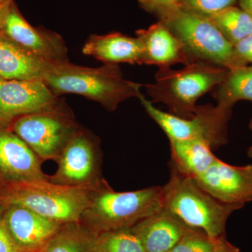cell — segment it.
Wrapping results in <instances>:
<instances>
[{"mask_svg": "<svg viewBox=\"0 0 252 252\" xmlns=\"http://www.w3.org/2000/svg\"><path fill=\"white\" fill-rule=\"evenodd\" d=\"M49 63L0 32V79L43 80Z\"/></svg>", "mask_w": 252, "mask_h": 252, "instance_id": "obj_18", "label": "cell"}, {"mask_svg": "<svg viewBox=\"0 0 252 252\" xmlns=\"http://www.w3.org/2000/svg\"><path fill=\"white\" fill-rule=\"evenodd\" d=\"M6 185V181L4 180V177L1 175V171H0V190L5 187Z\"/></svg>", "mask_w": 252, "mask_h": 252, "instance_id": "obj_32", "label": "cell"}, {"mask_svg": "<svg viewBox=\"0 0 252 252\" xmlns=\"http://www.w3.org/2000/svg\"><path fill=\"white\" fill-rule=\"evenodd\" d=\"M137 97L149 117L161 127L169 141L202 140L210 144L212 150L228 143V125L233 109L212 104L197 105L193 117L183 119L154 107L141 92Z\"/></svg>", "mask_w": 252, "mask_h": 252, "instance_id": "obj_7", "label": "cell"}, {"mask_svg": "<svg viewBox=\"0 0 252 252\" xmlns=\"http://www.w3.org/2000/svg\"><path fill=\"white\" fill-rule=\"evenodd\" d=\"M2 32L16 44L47 62L69 61L67 46L61 36L32 26L21 14L14 1L6 16Z\"/></svg>", "mask_w": 252, "mask_h": 252, "instance_id": "obj_11", "label": "cell"}, {"mask_svg": "<svg viewBox=\"0 0 252 252\" xmlns=\"http://www.w3.org/2000/svg\"><path fill=\"white\" fill-rule=\"evenodd\" d=\"M57 170L49 176L56 185L96 187L104 182L102 176V156L98 139L80 127L64 149L57 161Z\"/></svg>", "mask_w": 252, "mask_h": 252, "instance_id": "obj_9", "label": "cell"}, {"mask_svg": "<svg viewBox=\"0 0 252 252\" xmlns=\"http://www.w3.org/2000/svg\"><path fill=\"white\" fill-rule=\"evenodd\" d=\"M195 180L204 190L222 203L245 205L252 202V165L233 166L217 158Z\"/></svg>", "mask_w": 252, "mask_h": 252, "instance_id": "obj_12", "label": "cell"}, {"mask_svg": "<svg viewBox=\"0 0 252 252\" xmlns=\"http://www.w3.org/2000/svg\"><path fill=\"white\" fill-rule=\"evenodd\" d=\"M213 240L215 244V252H241L237 247L228 241L225 235L214 238Z\"/></svg>", "mask_w": 252, "mask_h": 252, "instance_id": "obj_29", "label": "cell"}, {"mask_svg": "<svg viewBox=\"0 0 252 252\" xmlns=\"http://www.w3.org/2000/svg\"><path fill=\"white\" fill-rule=\"evenodd\" d=\"M136 34L143 46V64H155L160 68L177 63L188 65L194 63L182 41L162 21L147 29L139 30Z\"/></svg>", "mask_w": 252, "mask_h": 252, "instance_id": "obj_16", "label": "cell"}, {"mask_svg": "<svg viewBox=\"0 0 252 252\" xmlns=\"http://www.w3.org/2000/svg\"><path fill=\"white\" fill-rule=\"evenodd\" d=\"M236 1L237 0H180V4L183 9L208 17L225 8L234 6Z\"/></svg>", "mask_w": 252, "mask_h": 252, "instance_id": "obj_25", "label": "cell"}, {"mask_svg": "<svg viewBox=\"0 0 252 252\" xmlns=\"http://www.w3.org/2000/svg\"><path fill=\"white\" fill-rule=\"evenodd\" d=\"M80 127L72 112L61 102L54 108L16 119L9 129L44 162L57 161Z\"/></svg>", "mask_w": 252, "mask_h": 252, "instance_id": "obj_8", "label": "cell"}, {"mask_svg": "<svg viewBox=\"0 0 252 252\" xmlns=\"http://www.w3.org/2000/svg\"><path fill=\"white\" fill-rule=\"evenodd\" d=\"M170 165V180L162 186V205L189 227L212 239L225 235L227 220L245 205L222 203L204 190L195 179Z\"/></svg>", "mask_w": 252, "mask_h": 252, "instance_id": "obj_3", "label": "cell"}, {"mask_svg": "<svg viewBox=\"0 0 252 252\" xmlns=\"http://www.w3.org/2000/svg\"><path fill=\"white\" fill-rule=\"evenodd\" d=\"M235 54L245 64H252V34L234 45Z\"/></svg>", "mask_w": 252, "mask_h": 252, "instance_id": "obj_28", "label": "cell"}, {"mask_svg": "<svg viewBox=\"0 0 252 252\" xmlns=\"http://www.w3.org/2000/svg\"><path fill=\"white\" fill-rule=\"evenodd\" d=\"M92 252H146L130 228H123L95 235Z\"/></svg>", "mask_w": 252, "mask_h": 252, "instance_id": "obj_23", "label": "cell"}, {"mask_svg": "<svg viewBox=\"0 0 252 252\" xmlns=\"http://www.w3.org/2000/svg\"><path fill=\"white\" fill-rule=\"evenodd\" d=\"M207 18L233 46L252 34V16L241 8L229 6Z\"/></svg>", "mask_w": 252, "mask_h": 252, "instance_id": "obj_22", "label": "cell"}, {"mask_svg": "<svg viewBox=\"0 0 252 252\" xmlns=\"http://www.w3.org/2000/svg\"><path fill=\"white\" fill-rule=\"evenodd\" d=\"M43 81L55 95L77 94L98 102L113 112L119 104L137 97L142 84L124 79L117 64L97 68L67 62L50 63Z\"/></svg>", "mask_w": 252, "mask_h": 252, "instance_id": "obj_1", "label": "cell"}, {"mask_svg": "<svg viewBox=\"0 0 252 252\" xmlns=\"http://www.w3.org/2000/svg\"><path fill=\"white\" fill-rule=\"evenodd\" d=\"M249 127H250V130L252 131V119H251V121H250V125H249Z\"/></svg>", "mask_w": 252, "mask_h": 252, "instance_id": "obj_34", "label": "cell"}, {"mask_svg": "<svg viewBox=\"0 0 252 252\" xmlns=\"http://www.w3.org/2000/svg\"><path fill=\"white\" fill-rule=\"evenodd\" d=\"M6 1H7V0H0V4H2V3Z\"/></svg>", "mask_w": 252, "mask_h": 252, "instance_id": "obj_35", "label": "cell"}, {"mask_svg": "<svg viewBox=\"0 0 252 252\" xmlns=\"http://www.w3.org/2000/svg\"><path fill=\"white\" fill-rule=\"evenodd\" d=\"M171 164L182 175L195 179L217 158L210 144L199 140L170 141Z\"/></svg>", "mask_w": 252, "mask_h": 252, "instance_id": "obj_19", "label": "cell"}, {"mask_svg": "<svg viewBox=\"0 0 252 252\" xmlns=\"http://www.w3.org/2000/svg\"><path fill=\"white\" fill-rule=\"evenodd\" d=\"M167 252H215V244L202 230L191 228Z\"/></svg>", "mask_w": 252, "mask_h": 252, "instance_id": "obj_24", "label": "cell"}, {"mask_svg": "<svg viewBox=\"0 0 252 252\" xmlns=\"http://www.w3.org/2000/svg\"><path fill=\"white\" fill-rule=\"evenodd\" d=\"M229 69L211 63L196 61L180 70L159 68L155 82L143 85L152 102H162L169 112L183 119L193 117L196 102L224 80Z\"/></svg>", "mask_w": 252, "mask_h": 252, "instance_id": "obj_4", "label": "cell"}, {"mask_svg": "<svg viewBox=\"0 0 252 252\" xmlns=\"http://www.w3.org/2000/svg\"><path fill=\"white\" fill-rule=\"evenodd\" d=\"M142 9L158 17L180 6V0H137Z\"/></svg>", "mask_w": 252, "mask_h": 252, "instance_id": "obj_26", "label": "cell"}, {"mask_svg": "<svg viewBox=\"0 0 252 252\" xmlns=\"http://www.w3.org/2000/svg\"><path fill=\"white\" fill-rule=\"evenodd\" d=\"M158 18L182 41L193 62L203 61L228 69L248 65L206 16L179 6Z\"/></svg>", "mask_w": 252, "mask_h": 252, "instance_id": "obj_6", "label": "cell"}, {"mask_svg": "<svg viewBox=\"0 0 252 252\" xmlns=\"http://www.w3.org/2000/svg\"><path fill=\"white\" fill-rule=\"evenodd\" d=\"M102 185L71 187L49 180L6 184L0 190V205H21L61 224L79 223L92 193Z\"/></svg>", "mask_w": 252, "mask_h": 252, "instance_id": "obj_5", "label": "cell"}, {"mask_svg": "<svg viewBox=\"0 0 252 252\" xmlns=\"http://www.w3.org/2000/svg\"><path fill=\"white\" fill-rule=\"evenodd\" d=\"M192 228L162 207L131 227L146 252H167Z\"/></svg>", "mask_w": 252, "mask_h": 252, "instance_id": "obj_15", "label": "cell"}, {"mask_svg": "<svg viewBox=\"0 0 252 252\" xmlns=\"http://www.w3.org/2000/svg\"><path fill=\"white\" fill-rule=\"evenodd\" d=\"M42 162L13 131L0 127V171L6 184L49 180L41 170Z\"/></svg>", "mask_w": 252, "mask_h": 252, "instance_id": "obj_14", "label": "cell"}, {"mask_svg": "<svg viewBox=\"0 0 252 252\" xmlns=\"http://www.w3.org/2000/svg\"><path fill=\"white\" fill-rule=\"evenodd\" d=\"M215 89L212 96L220 107L233 109L238 101L252 102V66L229 69L224 80Z\"/></svg>", "mask_w": 252, "mask_h": 252, "instance_id": "obj_20", "label": "cell"}, {"mask_svg": "<svg viewBox=\"0 0 252 252\" xmlns=\"http://www.w3.org/2000/svg\"><path fill=\"white\" fill-rule=\"evenodd\" d=\"M3 209L4 206L0 205V252H28L18 246L5 227L2 218Z\"/></svg>", "mask_w": 252, "mask_h": 252, "instance_id": "obj_27", "label": "cell"}, {"mask_svg": "<svg viewBox=\"0 0 252 252\" xmlns=\"http://www.w3.org/2000/svg\"><path fill=\"white\" fill-rule=\"evenodd\" d=\"M61 102L40 79H0V127L9 128L16 119L54 108Z\"/></svg>", "mask_w": 252, "mask_h": 252, "instance_id": "obj_10", "label": "cell"}, {"mask_svg": "<svg viewBox=\"0 0 252 252\" xmlns=\"http://www.w3.org/2000/svg\"><path fill=\"white\" fill-rule=\"evenodd\" d=\"M248 156L249 157L251 158H252V144L250 147H249L248 150Z\"/></svg>", "mask_w": 252, "mask_h": 252, "instance_id": "obj_33", "label": "cell"}, {"mask_svg": "<svg viewBox=\"0 0 252 252\" xmlns=\"http://www.w3.org/2000/svg\"><path fill=\"white\" fill-rule=\"evenodd\" d=\"M240 8L252 16V0H238Z\"/></svg>", "mask_w": 252, "mask_h": 252, "instance_id": "obj_31", "label": "cell"}, {"mask_svg": "<svg viewBox=\"0 0 252 252\" xmlns=\"http://www.w3.org/2000/svg\"><path fill=\"white\" fill-rule=\"evenodd\" d=\"M82 52L104 64H143L144 49L140 39L119 32L93 34L86 41Z\"/></svg>", "mask_w": 252, "mask_h": 252, "instance_id": "obj_17", "label": "cell"}, {"mask_svg": "<svg viewBox=\"0 0 252 252\" xmlns=\"http://www.w3.org/2000/svg\"><path fill=\"white\" fill-rule=\"evenodd\" d=\"M14 0H7L4 1L2 4H0V32L3 31L4 28L5 20H6V16L11 7V5L12 4Z\"/></svg>", "mask_w": 252, "mask_h": 252, "instance_id": "obj_30", "label": "cell"}, {"mask_svg": "<svg viewBox=\"0 0 252 252\" xmlns=\"http://www.w3.org/2000/svg\"><path fill=\"white\" fill-rule=\"evenodd\" d=\"M2 205L5 227L18 246L28 252H40L64 225L21 205Z\"/></svg>", "mask_w": 252, "mask_h": 252, "instance_id": "obj_13", "label": "cell"}, {"mask_svg": "<svg viewBox=\"0 0 252 252\" xmlns=\"http://www.w3.org/2000/svg\"><path fill=\"white\" fill-rule=\"evenodd\" d=\"M162 207V186L117 192L105 181L92 193L79 223L97 235L109 230L131 228Z\"/></svg>", "mask_w": 252, "mask_h": 252, "instance_id": "obj_2", "label": "cell"}, {"mask_svg": "<svg viewBox=\"0 0 252 252\" xmlns=\"http://www.w3.org/2000/svg\"><path fill=\"white\" fill-rule=\"evenodd\" d=\"M94 236L80 223H66L39 252H92Z\"/></svg>", "mask_w": 252, "mask_h": 252, "instance_id": "obj_21", "label": "cell"}]
</instances>
